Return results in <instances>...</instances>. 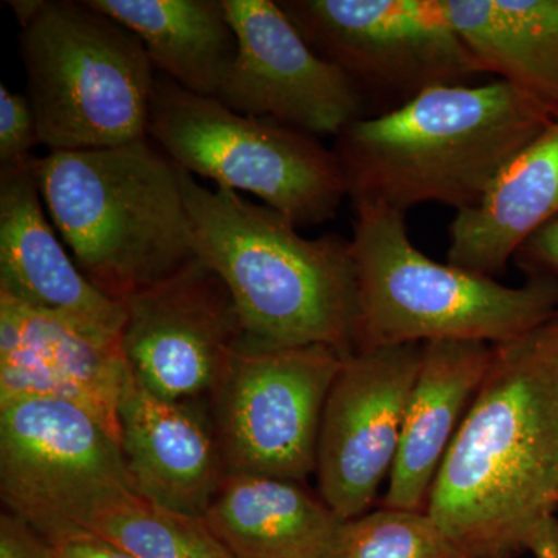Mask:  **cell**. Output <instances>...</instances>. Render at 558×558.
Segmentation results:
<instances>
[{"label":"cell","instance_id":"cell-1","mask_svg":"<svg viewBox=\"0 0 558 558\" xmlns=\"http://www.w3.org/2000/svg\"><path fill=\"white\" fill-rule=\"evenodd\" d=\"M557 506L558 315L495 344L427 513L465 558H515Z\"/></svg>","mask_w":558,"mask_h":558},{"label":"cell","instance_id":"cell-2","mask_svg":"<svg viewBox=\"0 0 558 558\" xmlns=\"http://www.w3.org/2000/svg\"><path fill=\"white\" fill-rule=\"evenodd\" d=\"M553 123L501 80L432 87L336 137L352 207L405 213L439 204L476 207L510 161Z\"/></svg>","mask_w":558,"mask_h":558},{"label":"cell","instance_id":"cell-3","mask_svg":"<svg viewBox=\"0 0 558 558\" xmlns=\"http://www.w3.org/2000/svg\"><path fill=\"white\" fill-rule=\"evenodd\" d=\"M179 172L197 259L229 290L245 336L354 354L360 311L351 241L332 233L301 236L277 209Z\"/></svg>","mask_w":558,"mask_h":558},{"label":"cell","instance_id":"cell-4","mask_svg":"<svg viewBox=\"0 0 558 558\" xmlns=\"http://www.w3.org/2000/svg\"><path fill=\"white\" fill-rule=\"evenodd\" d=\"M51 223L95 288L117 301L196 259L178 165L148 138L36 157Z\"/></svg>","mask_w":558,"mask_h":558},{"label":"cell","instance_id":"cell-5","mask_svg":"<svg viewBox=\"0 0 558 558\" xmlns=\"http://www.w3.org/2000/svg\"><path fill=\"white\" fill-rule=\"evenodd\" d=\"M351 252L359 286L360 349L428 341L505 343L558 315V281L509 288L486 275L428 258L405 213L354 207Z\"/></svg>","mask_w":558,"mask_h":558},{"label":"cell","instance_id":"cell-6","mask_svg":"<svg viewBox=\"0 0 558 558\" xmlns=\"http://www.w3.org/2000/svg\"><path fill=\"white\" fill-rule=\"evenodd\" d=\"M20 51L49 153L149 137L156 69L142 40L89 0H43L21 27Z\"/></svg>","mask_w":558,"mask_h":558},{"label":"cell","instance_id":"cell-7","mask_svg":"<svg viewBox=\"0 0 558 558\" xmlns=\"http://www.w3.org/2000/svg\"><path fill=\"white\" fill-rule=\"evenodd\" d=\"M149 137L191 175L255 194L299 229L336 218L348 197L339 161L314 135L242 116L157 76Z\"/></svg>","mask_w":558,"mask_h":558},{"label":"cell","instance_id":"cell-8","mask_svg":"<svg viewBox=\"0 0 558 558\" xmlns=\"http://www.w3.org/2000/svg\"><path fill=\"white\" fill-rule=\"evenodd\" d=\"M318 57L357 87L368 117L422 92L473 84L483 69L451 27L440 0H281Z\"/></svg>","mask_w":558,"mask_h":558},{"label":"cell","instance_id":"cell-9","mask_svg":"<svg viewBox=\"0 0 558 558\" xmlns=\"http://www.w3.org/2000/svg\"><path fill=\"white\" fill-rule=\"evenodd\" d=\"M344 355L325 344L277 347L244 337L219 381L227 472L306 480L319 425Z\"/></svg>","mask_w":558,"mask_h":558},{"label":"cell","instance_id":"cell-10","mask_svg":"<svg viewBox=\"0 0 558 558\" xmlns=\"http://www.w3.org/2000/svg\"><path fill=\"white\" fill-rule=\"evenodd\" d=\"M424 344L360 349L344 359L323 410L319 498L343 521L368 512L398 457Z\"/></svg>","mask_w":558,"mask_h":558},{"label":"cell","instance_id":"cell-11","mask_svg":"<svg viewBox=\"0 0 558 558\" xmlns=\"http://www.w3.org/2000/svg\"><path fill=\"white\" fill-rule=\"evenodd\" d=\"M222 2L238 39L236 58L216 97L227 108L314 137H337L368 117L357 87L318 57L278 2Z\"/></svg>","mask_w":558,"mask_h":558},{"label":"cell","instance_id":"cell-12","mask_svg":"<svg viewBox=\"0 0 558 558\" xmlns=\"http://www.w3.org/2000/svg\"><path fill=\"white\" fill-rule=\"evenodd\" d=\"M121 304L124 355L160 399L191 400L218 388L245 337L229 290L197 258Z\"/></svg>","mask_w":558,"mask_h":558},{"label":"cell","instance_id":"cell-13","mask_svg":"<svg viewBox=\"0 0 558 558\" xmlns=\"http://www.w3.org/2000/svg\"><path fill=\"white\" fill-rule=\"evenodd\" d=\"M131 376L121 337L33 311L0 293V400L73 403L120 444V405Z\"/></svg>","mask_w":558,"mask_h":558},{"label":"cell","instance_id":"cell-14","mask_svg":"<svg viewBox=\"0 0 558 558\" xmlns=\"http://www.w3.org/2000/svg\"><path fill=\"white\" fill-rule=\"evenodd\" d=\"M94 480L131 486L120 444L89 413L57 399L0 400V494L11 513L28 521Z\"/></svg>","mask_w":558,"mask_h":558},{"label":"cell","instance_id":"cell-15","mask_svg":"<svg viewBox=\"0 0 558 558\" xmlns=\"http://www.w3.org/2000/svg\"><path fill=\"white\" fill-rule=\"evenodd\" d=\"M44 207L36 157L0 170V293L33 311L121 337L123 304L84 277Z\"/></svg>","mask_w":558,"mask_h":558},{"label":"cell","instance_id":"cell-16","mask_svg":"<svg viewBox=\"0 0 558 558\" xmlns=\"http://www.w3.org/2000/svg\"><path fill=\"white\" fill-rule=\"evenodd\" d=\"M120 449L132 490L204 519L226 481L218 433L191 400H165L132 373L120 405Z\"/></svg>","mask_w":558,"mask_h":558},{"label":"cell","instance_id":"cell-17","mask_svg":"<svg viewBox=\"0 0 558 558\" xmlns=\"http://www.w3.org/2000/svg\"><path fill=\"white\" fill-rule=\"evenodd\" d=\"M494 344L428 341L407 405L385 508L427 510L444 457L490 365Z\"/></svg>","mask_w":558,"mask_h":558},{"label":"cell","instance_id":"cell-18","mask_svg":"<svg viewBox=\"0 0 558 558\" xmlns=\"http://www.w3.org/2000/svg\"><path fill=\"white\" fill-rule=\"evenodd\" d=\"M233 558H336L344 521L299 481L229 473L204 517Z\"/></svg>","mask_w":558,"mask_h":558},{"label":"cell","instance_id":"cell-19","mask_svg":"<svg viewBox=\"0 0 558 558\" xmlns=\"http://www.w3.org/2000/svg\"><path fill=\"white\" fill-rule=\"evenodd\" d=\"M558 218V121L521 150L476 207L457 213L447 260L494 278L524 241Z\"/></svg>","mask_w":558,"mask_h":558},{"label":"cell","instance_id":"cell-20","mask_svg":"<svg viewBox=\"0 0 558 558\" xmlns=\"http://www.w3.org/2000/svg\"><path fill=\"white\" fill-rule=\"evenodd\" d=\"M28 524L46 539L89 532L135 558H233L204 519L160 508L120 480L70 487Z\"/></svg>","mask_w":558,"mask_h":558},{"label":"cell","instance_id":"cell-21","mask_svg":"<svg viewBox=\"0 0 558 558\" xmlns=\"http://www.w3.org/2000/svg\"><path fill=\"white\" fill-rule=\"evenodd\" d=\"M484 75L558 121V0H440Z\"/></svg>","mask_w":558,"mask_h":558},{"label":"cell","instance_id":"cell-22","mask_svg":"<svg viewBox=\"0 0 558 558\" xmlns=\"http://www.w3.org/2000/svg\"><path fill=\"white\" fill-rule=\"evenodd\" d=\"M145 46L154 69L205 97H218L236 58L222 0H89Z\"/></svg>","mask_w":558,"mask_h":558},{"label":"cell","instance_id":"cell-23","mask_svg":"<svg viewBox=\"0 0 558 558\" xmlns=\"http://www.w3.org/2000/svg\"><path fill=\"white\" fill-rule=\"evenodd\" d=\"M336 558H465L427 510L384 508L344 521Z\"/></svg>","mask_w":558,"mask_h":558},{"label":"cell","instance_id":"cell-24","mask_svg":"<svg viewBox=\"0 0 558 558\" xmlns=\"http://www.w3.org/2000/svg\"><path fill=\"white\" fill-rule=\"evenodd\" d=\"M36 145H40L38 124L27 95L0 84V170L33 159Z\"/></svg>","mask_w":558,"mask_h":558},{"label":"cell","instance_id":"cell-25","mask_svg":"<svg viewBox=\"0 0 558 558\" xmlns=\"http://www.w3.org/2000/svg\"><path fill=\"white\" fill-rule=\"evenodd\" d=\"M512 260L527 278L546 277L558 281V218L532 233Z\"/></svg>","mask_w":558,"mask_h":558},{"label":"cell","instance_id":"cell-26","mask_svg":"<svg viewBox=\"0 0 558 558\" xmlns=\"http://www.w3.org/2000/svg\"><path fill=\"white\" fill-rule=\"evenodd\" d=\"M0 558H54V554L36 529L9 512L0 517Z\"/></svg>","mask_w":558,"mask_h":558},{"label":"cell","instance_id":"cell-27","mask_svg":"<svg viewBox=\"0 0 558 558\" xmlns=\"http://www.w3.org/2000/svg\"><path fill=\"white\" fill-rule=\"evenodd\" d=\"M54 558H135L97 535L84 531H69L47 539Z\"/></svg>","mask_w":558,"mask_h":558},{"label":"cell","instance_id":"cell-28","mask_svg":"<svg viewBox=\"0 0 558 558\" xmlns=\"http://www.w3.org/2000/svg\"><path fill=\"white\" fill-rule=\"evenodd\" d=\"M534 558H558V520L550 517L535 531L527 545Z\"/></svg>","mask_w":558,"mask_h":558},{"label":"cell","instance_id":"cell-29","mask_svg":"<svg viewBox=\"0 0 558 558\" xmlns=\"http://www.w3.org/2000/svg\"><path fill=\"white\" fill-rule=\"evenodd\" d=\"M7 5L14 11V16H16L22 27V25L27 24L38 13L40 5H43V0H9Z\"/></svg>","mask_w":558,"mask_h":558}]
</instances>
